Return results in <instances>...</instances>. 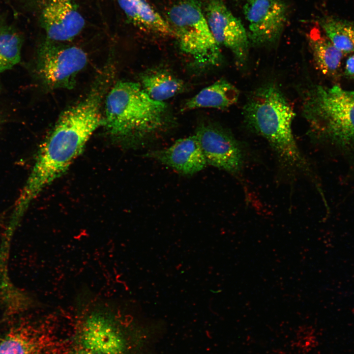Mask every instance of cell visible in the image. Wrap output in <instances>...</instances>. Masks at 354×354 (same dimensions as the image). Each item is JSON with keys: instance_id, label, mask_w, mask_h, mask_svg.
Segmentation results:
<instances>
[{"instance_id": "17", "label": "cell", "mask_w": 354, "mask_h": 354, "mask_svg": "<svg viewBox=\"0 0 354 354\" xmlns=\"http://www.w3.org/2000/svg\"><path fill=\"white\" fill-rule=\"evenodd\" d=\"M319 24L336 48L345 55L354 53V22L326 16L321 18Z\"/></svg>"}, {"instance_id": "7", "label": "cell", "mask_w": 354, "mask_h": 354, "mask_svg": "<svg viewBox=\"0 0 354 354\" xmlns=\"http://www.w3.org/2000/svg\"><path fill=\"white\" fill-rule=\"evenodd\" d=\"M46 38L70 41L83 30L85 20L75 0H26Z\"/></svg>"}, {"instance_id": "19", "label": "cell", "mask_w": 354, "mask_h": 354, "mask_svg": "<svg viewBox=\"0 0 354 354\" xmlns=\"http://www.w3.org/2000/svg\"><path fill=\"white\" fill-rule=\"evenodd\" d=\"M31 345L20 334H11L0 340V354H32Z\"/></svg>"}, {"instance_id": "22", "label": "cell", "mask_w": 354, "mask_h": 354, "mask_svg": "<svg viewBox=\"0 0 354 354\" xmlns=\"http://www.w3.org/2000/svg\"><path fill=\"white\" fill-rule=\"evenodd\" d=\"M0 122H1V118H0Z\"/></svg>"}, {"instance_id": "3", "label": "cell", "mask_w": 354, "mask_h": 354, "mask_svg": "<svg viewBox=\"0 0 354 354\" xmlns=\"http://www.w3.org/2000/svg\"><path fill=\"white\" fill-rule=\"evenodd\" d=\"M243 114L248 124L267 140L283 161L303 167L292 130L295 114L277 86L267 84L254 91L244 106Z\"/></svg>"}, {"instance_id": "13", "label": "cell", "mask_w": 354, "mask_h": 354, "mask_svg": "<svg viewBox=\"0 0 354 354\" xmlns=\"http://www.w3.org/2000/svg\"><path fill=\"white\" fill-rule=\"evenodd\" d=\"M114 0L134 26L158 34L175 37L167 21L147 0Z\"/></svg>"}, {"instance_id": "12", "label": "cell", "mask_w": 354, "mask_h": 354, "mask_svg": "<svg viewBox=\"0 0 354 354\" xmlns=\"http://www.w3.org/2000/svg\"><path fill=\"white\" fill-rule=\"evenodd\" d=\"M145 156L186 175L200 172L207 164L195 135L179 139L168 148L150 150Z\"/></svg>"}, {"instance_id": "4", "label": "cell", "mask_w": 354, "mask_h": 354, "mask_svg": "<svg viewBox=\"0 0 354 354\" xmlns=\"http://www.w3.org/2000/svg\"><path fill=\"white\" fill-rule=\"evenodd\" d=\"M302 114L317 135L344 149L354 148V91L314 85L304 93Z\"/></svg>"}, {"instance_id": "5", "label": "cell", "mask_w": 354, "mask_h": 354, "mask_svg": "<svg viewBox=\"0 0 354 354\" xmlns=\"http://www.w3.org/2000/svg\"><path fill=\"white\" fill-rule=\"evenodd\" d=\"M167 22L180 49L202 66L220 62V46L215 40L205 13L194 0H184L171 7Z\"/></svg>"}, {"instance_id": "10", "label": "cell", "mask_w": 354, "mask_h": 354, "mask_svg": "<svg viewBox=\"0 0 354 354\" xmlns=\"http://www.w3.org/2000/svg\"><path fill=\"white\" fill-rule=\"evenodd\" d=\"M195 136L206 163L231 173L238 172L242 163L240 147L233 136L220 126L203 124Z\"/></svg>"}, {"instance_id": "9", "label": "cell", "mask_w": 354, "mask_h": 354, "mask_svg": "<svg viewBox=\"0 0 354 354\" xmlns=\"http://www.w3.org/2000/svg\"><path fill=\"white\" fill-rule=\"evenodd\" d=\"M204 13L216 42L230 49L238 64L243 65L248 58L250 42L241 21L221 0H209Z\"/></svg>"}, {"instance_id": "11", "label": "cell", "mask_w": 354, "mask_h": 354, "mask_svg": "<svg viewBox=\"0 0 354 354\" xmlns=\"http://www.w3.org/2000/svg\"><path fill=\"white\" fill-rule=\"evenodd\" d=\"M77 347L101 354H124L125 350L123 339L114 322L98 311L84 320Z\"/></svg>"}, {"instance_id": "8", "label": "cell", "mask_w": 354, "mask_h": 354, "mask_svg": "<svg viewBox=\"0 0 354 354\" xmlns=\"http://www.w3.org/2000/svg\"><path fill=\"white\" fill-rule=\"evenodd\" d=\"M243 13L248 23L249 42L260 46L274 43L287 20L288 6L282 0H245Z\"/></svg>"}, {"instance_id": "2", "label": "cell", "mask_w": 354, "mask_h": 354, "mask_svg": "<svg viewBox=\"0 0 354 354\" xmlns=\"http://www.w3.org/2000/svg\"><path fill=\"white\" fill-rule=\"evenodd\" d=\"M106 98L103 125L115 137L140 143L165 126L166 104L151 99L139 83L118 82Z\"/></svg>"}, {"instance_id": "15", "label": "cell", "mask_w": 354, "mask_h": 354, "mask_svg": "<svg viewBox=\"0 0 354 354\" xmlns=\"http://www.w3.org/2000/svg\"><path fill=\"white\" fill-rule=\"evenodd\" d=\"M239 95V90L234 85L225 80H219L188 100L183 106L182 110L199 108L225 109L236 103Z\"/></svg>"}, {"instance_id": "1", "label": "cell", "mask_w": 354, "mask_h": 354, "mask_svg": "<svg viewBox=\"0 0 354 354\" xmlns=\"http://www.w3.org/2000/svg\"><path fill=\"white\" fill-rule=\"evenodd\" d=\"M104 90L103 86L95 84L84 99L60 114L39 150L15 205L14 219L21 217L40 192L67 171L93 132L103 125Z\"/></svg>"}, {"instance_id": "6", "label": "cell", "mask_w": 354, "mask_h": 354, "mask_svg": "<svg viewBox=\"0 0 354 354\" xmlns=\"http://www.w3.org/2000/svg\"><path fill=\"white\" fill-rule=\"evenodd\" d=\"M87 61V55L81 48L45 38L37 50L36 69L48 88L71 89Z\"/></svg>"}, {"instance_id": "18", "label": "cell", "mask_w": 354, "mask_h": 354, "mask_svg": "<svg viewBox=\"0 0 354 354\" xmlns=\"http://www.w3.org/2000/svg\"><path fill=\"white\" fill-rule=\"evenodd\" d=\"M23 43L20 32L0 19V73L11 69L20 61Z\"/></svg>"}, {"instance_id": "23", "label": "cell", "mask_w": 354, "mask_h": 354, "mask_svg": "<svg viewBox=\"0 0 354 354\" xmlns=\"http://www.w3.org/2000/svg\"><path fill=\"white\" fill-rule=\"evenodd\" d=\"M0 87H1V86H0Z\"/></svg>"}, {"instance_id": "24", "label": "cell", "mask_w": 354, "mask_h": 354, "mask_svg": "<svg viewBox=\"0 0 354 354\" xmlns=\"http://www.w3.org/2000/svg\"><path fill=\"white\" fill-rule=\"evenodd\" d=\"M2 0L4 1V0Z\"/></svg>"}, {"instance_id": "14", "label": "cell", "mask_w": 354, "mask_h": 354, "mask_svg": "<svg viewBox=\"0 0 354 354\" xmlns=\"http://www.w3.org/2000/svg\"><path fill=\"white\" fill-rule=\"evenodd\" d=\"M307 39L317 69L327 76H336L345 55L334 46L321 28H312L308 34Z\"/></svg>"}, {"instance_id": "21", "label": "cell", "mask_w": 354, "mask_h": 354, "mask_svg": "<svg viewBox=\"0 0 354 354\" xmlns=\"http://www.w3.org/2000/svg\"><path fill=\"white\" fill-rule=\"evenodd\" d=\"M72 354H98L77 347Z\"/></svg>"}, {"instance_id": "16", "label": "cell", "mask_w": 354, "mask_h": 354, "mask_svg": "<svg viewBox=\"0 0 354 354\" xmlns=\"http://www.w3.org/2000/svg\"><path fill=\"white\" fill-rule=\"evenodd\" d=\"M141 83L145 92L151 99L160 102L175 96L184 88L181 79L162 69L145 72L141 76Z\"/></svg>"}, {"instance_id": "20", "label": "cell", "mask_w": 354, "mask_h": 354, "mask_svg": "<svg viewBox=\"0 0 354 354\" xmlns=\"http://www.w3.org/2000/svg\"><path fill=\"white\" fill-rule=\"evenodd\" d=\"M344 73L347 77L354 80V53L347 59L345 63Z\"/></svg>"}]
</instances>
